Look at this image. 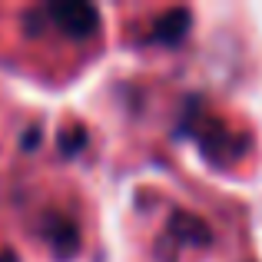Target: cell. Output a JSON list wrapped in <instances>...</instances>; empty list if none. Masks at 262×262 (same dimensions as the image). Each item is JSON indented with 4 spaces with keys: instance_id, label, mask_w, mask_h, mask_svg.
Instances as JSON below:
<instances>
[{
    "instance_id": "obj_1",
    "label": "cell",
    "mask_w": 262,
    "mask_h": 262,
    "mask_svg": "<svg viewBox=\"0 0 262 262\" xmlns=\"http://www.w3.org/2000/svg\"><path fill=\"white\" fill-rule=\"evenodd\" d=\"M47 17L57 20V27L63 33L77 40H90L96 30H100V13L96 7L90 4H80V0H60V4H50L47 7Z\"/></svg>"
},
{
    "instance_id": "obj_2",
    "label": "cell",
    "mask_w": 262,
    "mask_h": 262,
    "mask_svg": "<svg viewBox=\"0 0 262 262\" xmlns=\"http://www.w3.org/2000/svg\"><path fill=\"white\" fill-rule=\"evenodd\" d=\"M47 243L53 246V256L57 259H73L80 252V229L70 216H60L50 212L47 216Z\"/></svg>"
},
{
    "instance_id": "obj_3",
    "label": "cell",
    "mask_w": 262,
    "mask_h": 262,
    "mask_svg": "<svg viewBox=\"0 0 262 262\" xmlns=\"http://www.w3.org/2000/svg\"><path fill=\"white\" fill-rule=\"evenodd\" d=\"M166 232H169L166 239H173V243H189V246H209V243H212L209 226H206L199 216H192V212H183V209H176L173 216H169Z\"/></svg>"
},
{
    "instance_id": "obj_4",
    "label": "cell",
    "mask_w": 262,
    "mask_h": 262,
    "mask_svg": "<svg viewBox=\"0 0 262 262\" xmlns=\"http://www.w3.org/2000/svg\"><path fill=\"white\" fill-rule=\"evenodd\" d=\"M189 24H192V13L186 7H169L166 13H160L153 20V37L160 43H179L189 30Z\"/></svg>"
},
{
    "instance_id": "obj_5",
    "label": "cell",
    "mask_w": 262,
    "mask_h": 262,
    "mask_svg": "<svg viewBox=\"0 0 262 262\" xmlns=\"http://www.w3.org/2000/svg\"><path fill=\"white\" fill-rule=\"evenodd\" d=\"M83 143H86L83 126H67V129H60V136H57V146H60V153H63V156L80 153V149H83Z\"/></svg>"
},
{
    "instance_id": "obj_6",
    "label": "cell",
    "mask_w": 262,
    "mask_h": 262,
    "mask_svg": "<svg viewBox=\"0 0 262 262\" xmlns=\"http://www.w3.org/2000/svg\"><path fill=\"white\" fill-rule=\"evenodd\" d=\"M47 24V10H27L24 13V33L27 37H40Z\"/></svg>"
},
{
    "instance_id": "obj_7",
    "label": "cell",
    "mask_w": 262,
    "mask_h": 262,
    "mask_svg": "<svg viewBox=\"0 0 262 262\" xmlns=\"http://www.w3.org/2000/svg\"><path fill=\"white\" fill-rule=\"evenodd\" d=\"M37 143H40V129L30 126V129H27V136H24V149H33Z\"/></svg>"
},
{
    "instance_id": "obj_8",
    "label": "cell",
    "mask_w": 262,
    "mask_h": 262,
    "mask_svg": "<svg viewBox=\"0 0 262 262\" xmlns=\"http://www.w3.org/2000/svg\"><path fill=\"white\" fill-rule=\"evenodd\" d=\"M0 262H17V256H13V252L7 249V252H0Z\"/></svg>"
}]
</instances>
